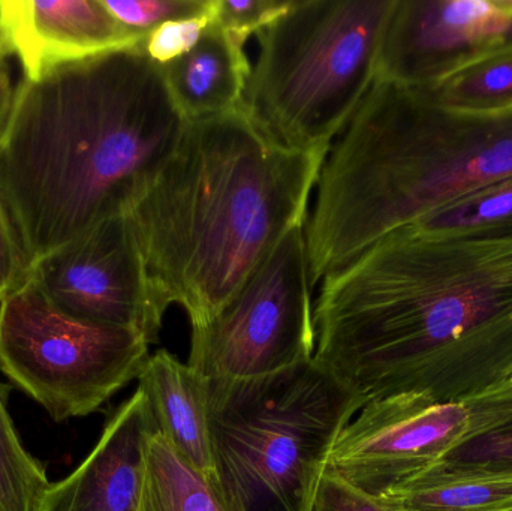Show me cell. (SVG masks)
<instances>
[{"instance_id":"484cf974","label":"cell","mask_w":512,"mask_h":511,"mask_svg":"<svg viewBox=\"0 0 512 511\" xmlns=\"http://www.w3.org/2000/svg\"><path fill=\"white\" fill-rule=\"evenodd\" d=\"M32 276L26 255L0 197V302L20 290Z\"/></svg>"},{"instance_id":"e0dca14e","label":"cell","mask_w":512,"mask_h":511,"mask_svg":"<svg viewBox=\"0 0 512 511\" xmlns=\"http://www.w3.org/2000/svg\"><path fill=\"white\" fill-rule=\"evenodd\" d=\"M137 511H228L212 476L192 467L156 431L144 447Z\"/></svg>"},{"instance_id":"44dd1931","label":"cell","mask_w":512,"mask_h":511,"mask_svg":"<svg viewBox=\"0 0 512 511\" xmlns=\"http://www.w3.org/2000/svg\"><path fill=\"white\" fill-rule=\"evenodd\" d=\"M512 222V177L427 216L415 227L427 231H459Z\"/></svg>"},{"instance_id":"52a82bcc","label":"cell","mask_w":512,"mask_h":511,"mask_svg":"<svg viewBox=\"0 0 512 511\" xmlns=\"http://www.w3.org/2000/svg\"><path fill=\"white\" fill-rule=\"evenodd\" d=\"M149 345L62 311L33 275L0 302V371L56 422L89 416L138 378Z\"/></svg>"},{"instance_id":"2e32d148","label":"cell","mask_w":512,"mask_h":511,"mask_svg":"<svg viewBox=\"0 0 512 511\" xmlns=\"http://www.w3.org/2000/svg\"><path fill=\"white\" fill-rule=\"evenodd\" d=\"M385 497L405 511H512V468L442 461Z\"/></svg>"},{"instance_id":"f1b7e54d","label":"cell","mask_w":512,"mask_h":511,"mask_svg":"<svg viewBox=\"0 0 512 511\" xmlns=\"http://www.w3.org/2000/svg\"><path fill=\"white\" fill-rule=\"evenodd\" d=\"M508 383H512V378H511V380H510V381H508Z\"/></svg>"},{"instance_id":"4fadbf2b","label":"cell","mask_w":512,"mask_h":511,"mask_svg":"<svg viewBox=\"0 0 512 511\" xmlns=\"http://www.w3.org/2000/svg\"><path fill=\"white\" fill-rule=\"evenodd\" d=\"M156 431L146 396L137 389L105 423L101 438L78 468L50 483L38 511H137L144 447Z\"/></svg>"},{"instance_id":"f546056e","label":"cell","mask_w":512,"mask_h":511,"mask_svg":"<svg viewBox=\"0 0 512 511\" xmlns=\"http://www.w3.org/2000/svg\"><path fill=\"white\" fill-rule=\"evenodd\" d=\"M511 110H512V108H511Z\"/></svg>"},{"instance_id":"7c38bea8","label":"cell","mask_w":512,"mask_h":511,"mask_svg":"<svg viewBox=\"0 0 512 511\" xmlns=\"http://www.w3.org/2000/svg\"><path fill=\"white\" fill-rule=\"evenodd\" d=\"M146 36L122 26L102 0H0V42L30 81L69 63L140 47Z\"/></svg>"},{"instance_id":"7402d4cb","label":"cell","mask_w":512,"mask_h":511,"mask_svg":"<svg viewBox=\"0 0 512 511\" xmlns=\"http://www.w3.org/2000/svg\"><path fill=\"white\" fill-rule=\"evenodd\" d=\"M212 0H102L107 11L126 29L147 35L167 21L197 17Z\"/></svg>"},{"instance_id":"9c48e42d","label":"cell","mask_w":512,"mask_h":511,"mask_svg":"<svg viewBox=\"0 0 512 511\" xmlns=\"http://www.w3.org/2000/svg\"><path fill=\"white\" fill-rule=\"evenodd\" d=\"M468 428L469 411L462 402H439L426 393L373 399L340 432L325 474L385 497L445 461Z\"/></svg>"},{"instance_id":"ffe728a7","label":"cell","mask_w":512,"mask_h":511,"mask_svg":"<svg viewBox=\"0 0 512 511\" xmlns=\"http://www.w3.org/2000/svg\"><path fill=\"white\" fill-rule=\"evenodd\" d=\"M50 482L24 449L0 390V511H38Z\"/></svg>"},{"instance_id":"30bf717a","label":"cell","mask_w":512,"mask_h":511,"mask_svg":"<svg viewBox=\"0 0 512 511\" xmlns=\"http://www.w3.org/2000/svg\"><path fill=\"white\" fill-rule=\"evenodd\" d=\"M62 311L158 341L165 309L153 296L128 213H114L32 270Z\"/></svg>"},{"instance_id":"5b68a950","label":"cell","mask_w":512,"mask_h":511,"mask_svg":"<svg viewBox=\"0 0 512 511\" xmlns=\"http://www.w3.org/2000/svg\"><path fill=\"white\" fill-rule=\"evenodd\" d=\"M207 381L212 479L227 510L313 511L334 443L366 401L315 357Z\"/></svg>"},{"instance_id":"277c9868","label":"cell","mask_w":512,"mask_h":511,"mask_svg":"<svg viewBox=\"0 0 512 511\" xmlns=\"http://www.w3.org/2000/svg\"><path fill=\"white\" fill-rule=\"evenodd\" d=\"M512 177V110L469 114L375 78L330 149L304 225L310 287L394 231Z\"/></svg>"},{"instance_id":"83f0119b","label":"cell","mask_w":512,"mask_h":511,"mask_svg":"<svg viewBox=\"0 0 512 511\" xmlns=\"http://www.w3.org/2000/svg\"><path fill=\"white\" fill-rule=\"evenodd\" d=\"M0 48H3V47H2V42H0Z\"/></svg>"},{"instance_id":"3957f363","label":"cell","mask_w":512,"mask_h":511,"mask_svg":"<svg viewBox=\"0 0 512 511\" xmlns=\"http://www.w3.org/2000/svg\"><path fill=\"white\" fill-rule=\"evenodd\" d=\"M328 152L279 146L240 107L186 123L125 209L159 305L185 309L192 329L213 320L306 225Z\"/></svg>"},{"instance_id":"cb8c5ba5","label":"cell","mask_w":512,"mask_h":511,"mask_svg":"<svg viewBox=\"0 0 512 511\" xmlns=\"http://www.w3.org/2000/svg\"><path fill=\"white\" fill-rule=\"evenodd\" d=\"M295 2L297 0H213L215 23L246 47L252 35H258L291 11Z\"/></svg>"},{"instance_id":"8fae6325","label":"cell","mask_w":512,"mask_h":511,"mask_svg":"<svg viewBox=\"0 0 512 511\" xmlns=\"http://www.w3.org/2000/svg\"><path fill=\"white\" fill-rule=\"evenodd\" d=\"M512 45V0H394L376 77L430 87Z\"/></svg>"},{"instance_id":"d4e9b609","label":"cell","mask_w":512,"mask_h":511,"mask_svg":"<svg viewBox=\"0 0 512 511\" xmlns=\"http://www.w3.org/2000/svg\"><path fill=\"white\" fill-rule=\"evenodd\" d=\"M313 511H405L390 497H372L325 474Z\"/></svg>"},{"instance_id":"4316f807","label":"cell","mask_w":512,"mask_h":511,"mask_svg":"<svg viewBox=\"0 0 512 511\" xmlns=\"http://www.w3.org/2000/svg\"><path fill=\"white\" fill-rule=\"evenodd\" d=\"M6 57H8V54L5 53L3 48H0V140H2L6 126H8L15 95V87H12Z\"/></svg>"},{"instance_id":"d6986e66","label":"cell","mask_w":512,"mask_h":511,"mask_svg":"<svg viewBox=\"0 0 512 511\" xmlns=\"http://www.w3.org/2000/svg\"><path fill=\"white\" fill-rule=\"evenodd\" d=\"M469 428L445 461L512 468V383L462 402Z\"/></svg>"},{"instance_id":"ac0fdd59","label":"cell","mask_w":512,"mask_h":511,"mask_svg":"<svg viewBox=\"0 0 512 511\" xmlns=\"http://www.w3.org/2000/svg\"><path fill=\"white\" fill-rule=\"evenodd\" d=\"M429 90L442 105L460 113L511 110L512 45L459 69Z\"/></svg>"},{"instance_id":"6da1fadb","label":"cell","mask_w":512,"mask_h":511,"mask_svg":"<svg viewBox=\"0 0 512 511\" xmlns=\"http://www.w3.org/2000/svg\"><path fill=\"white\" fill-rule=\"evenodd\" d=\"M315 360L364 401L465 402L512 378V222L402 228L322 279Z\"/></svg>"},{"instance_id":"5bb4252c","label":"cell","mask_w":512,"mask_h":511,"mask_svg":"<svg viewBox=\"0 0 512 511\" xmlns=\"http://www.w3.org/2000/svg\"><path fill=\"white\" fill-rule=\"evenodd\" d=\"M138 381L158 432L192 467L212 476L209 381L167 350L147 357Z\"/></svg>"},{"instance_id":"8992f818","label":"cell","mask_w":512,"mask_h":511,"mask_svg":"<svg viewBox=\"0 0 512 511\" xmlns=\"http://www.w3.org/2000/svg\"><path fill=\"white\" fill-rule=\"evenodd\" d=\"M394 0H297L258 33L242 108L274 143L330 150L372 87Z\"/></svg>"},{"instance_id":"7a4b0ae2","label":"cell","mask_w":512,"mask_h":511,"mask_svg":"<svg viewBox=\"0 0 512 511\" xmlns=\"http://www.w3.org/2000/svg\"><path fill=\"white\" fill-rule=\"evenodd\" d=\"M186 123L141 47L21 78L0 140V197L30 270L123 212Z\"/></svg>"},{"instance_id":"ba28073f","label":"cell","mask_w":512,"mask_h":511,"mask_svg":"<svg viewBox=\"0 0 512 511\" xmlns=\"http://www.w3.org/2000/svg\"><path fill=\"white\" fill-rule=\"evenodd\" d=\"M304 227L289 231L231 302L194 327L188 365L206 380H251L315 357Z\"/></svg>"},{"instance_id":"603a6c76","label":"cell","mask_w":512,"mask_h":511,"mask_svg":"<svg viewBox=\"0 0 512 511\" xmlns=\"http://www.w3.org/2000/svg\"><path fill=\"white\" fill-rule=\"evenodd\" d=\"M215 23L213 0L210 8L197 17L167 21L147 33L140 45L146 56L158 66H165L194 50L204 33Z\"/></svg>"},{"instance_id":"9a60e30c","label":"cell","mask_w":512,"mask_h":511,"mask_svg":"<svg viewBox=\"0 0 512 511\" xmlns=\"http://www.w3.org/2000/svg\"><path fill=\"white\" fill-rule=\"evenodd\" d=\"M161 71L180 113L192 122L239 108L252 68L245 45L213 23L194 50Z\"/></svg>"}]
</instances>
